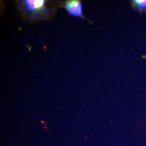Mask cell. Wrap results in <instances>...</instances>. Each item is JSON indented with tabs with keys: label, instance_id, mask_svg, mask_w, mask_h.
Here are the masks:
<instances>
[{
	"label": "cell",
	"instance_id": "obj_1",
	"mask_svg": "<svg viewBox=\"0 0 146 146\" xmlns=\"http://www.w3.org/2000/svg\"><path fill=\"white\" fill-rule=\"evenodd\" d=\"M46 2L44 0H25L22 5L33 16H44L47 12Z\"/></svg>",
	"mask_w": 146,
	"mask_h": 146
},
{
	"label": "cell",
	"instance_id": "obj_2",
	"mask_svg": "<svg viewBox=\"0 0 146 146\" xmlns=\"http://www.w3.org/2000/svg\"><path fill=\"white\" fill-rule=\"evenodd\" d=\"M64 7L70 15L82 18H85L82 13L81 1L68 0L65 2Z\"/></svg>",
	"mask_w": 146,
	"mask_h": 146
},
{
	"label": "cell",
	"instance_id": "obj_3",
	"mask_svg": "<svg viewBox=\"0 0 146 146\" xmlns=\"http://www.w3.org/2000/svg\"><path fill=\"white\" fill-rule=\"evenodd\" d=\"M131 3L133 8L139 11H143L146 8V0H133Z\"/></svg>",
	"mask_w": 146,
	"mask_h": 146
}]
</instances>
